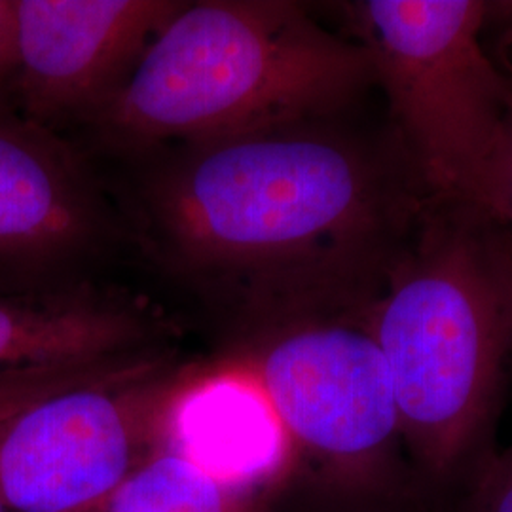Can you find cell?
I'll list each match as a JSON object with an SVG mask.
<instances>
[{"label":"cell","instance_id":"6da1fadb","mask_svg":"<svg viewBox=\"0 0 512 512\" xmlns=\"http://www.w3.org/2000/svg\"><path fill=\"white\" fill-rule=\"evenodd\" d=\"M429 200L393 135L308 122L190 145L148 207L177 266L283 319L368 306Z\"/></svg>","mask_w":512,"mask_h":512},{"label":"cell","instance_id":"7a4b0ae2","mask_svg":"<svg viewBox=\"0 0 512 512\" xmlns=\"http://www.w3.org/2000/svg\"><path fill=\"white\" fill-rule=\"evenodd\" d=\"M374 84L365 48L296 2L183 4L97 120L129 145L213 143L321 122Z\"/></svg>","mask_w":512,"mask_h":512},{"label":"cell","instance_id":"3957f363","mask_svg":"<svg viewBox=\"0 0 512 512\" xmlns=\"http://www.w3.org/2000/svg\"><path fill=\"white\" fill-rule=\"evenodd\" d=\"M366 323L389 370L406 454L427 480H450L486 435L512 346L494 222L471 203L429 200Z\"/></svg>","mask_w":512,"mask_h":512},{"label":"cell","instance_id":"277c9868","mask_svg":"<svg viewBox=\"0 0 512 512\" xmlns=\"http://www.w3.org/2000/svg\"><path fill=\"white\" fill-rule=\"evenodd\" d=\"M346 10L425 192L469 202L511 103V78L480 42L492 2L363 0Z\"/></svg>","mask_w":512,"mask_h":512},{"label":"cell","instance_id":"5b68a950","mask_svg":"<svg viewBox=\"0 0 512 512\" xmlns=\"http://www.w3.org/2000/svg\"><path fill=\"white\" fill-rule=\"evenodd\" d=\"M368 306L277 319L249 374L293 448L353 484L389 488L406 450Z\"/></svg>","mask_w":512,"mask_h":512},{"label":"cell","instance_id":"8992f818","mask_svg":"<svg viewBox=\"0 0 512 512\" xmlns=\"http://www.w3.org/2000/svg\"><path fill=\"white\" fill-rule=\"evenodd\" d=\"M181 382L158 359L50 393L0 416L8 512H93L148 458Z\"/></svg>","mask_w":512,"mask_h":512},{"label":"cell","instance_id":"52a82bcc","mask_svg":"<svg viewBox=\"0 0 512 512\" xmlns=\"http://www.w3.org/2000/svg\"><path fill=\"white\" fill-rule=\"evenodd\" d=\"M183 2L14 0L16 59L8 92L19 114L52 129L107 105Z\"/></svg>","mask_w":512,"mask_h":512},{"label":"cell","instance_id":"ba28073f","mask_svg":"<svg viewBox=\"0 0 512 512\" xmlns=\"http://www.w3.org/2000/svg\"><path fill=\"white\" fill-rule=\"evenodd\" d=\"M105 213L82 160L52 129L0 107V270H40L88 249Z\"/></svg>","mask_w":512,"mask_h":512},{"label":"cell","instance_id":"9c48e42d","mask_svg":"<svg viewBox=\"0 0 512 512\" xmlns=\"http://www.w3.org/2000/svg\"><path fill=\"white\" fill-rule=\"evenodd\" d=\"M154 332V321L145 311L112 298L0 294V378L135 357Z\"/></svg>","mask_w":512,"mask_h":512},{"label":"cell","instance_id":"30bf717a","mask_svg":"<svg viewBox=\"0 0 512 512\" xmlns=\"http://www.w3.org/2000/svg\"><path fill=\"white\" fill-rule=\"evenodd\" d=\"M165 418L173 448L234 488L274 475L293 450L249 372L181 389Z\"/></svg>","mask_w":512,"mask_h":512},{"label":"cell","instance_id":"8fae6325","mask_svg":"<svg viewBox=\"0 0 512 512\" xmlns=\"http://www.w3.org/2000/svg\"><path fill=\"white\" fill-rule=\"evenodd\" d=\"M93 512H251L238 488L205 471L183 452L148 454L128 480Z\"/></svg>","mask_w":512,"mask_h":512},{"label":"cell","instance_id":"7c38bea8","mask_svg":"<svg viewBox=\"0 0 512 512\" xmlns=\"http://www.w3.org/2000/svg\"><path fill=\"white\" fill-rule=\"evenodd\" d=\"M133 361L135 357H128V359H116L107 363L52 366V368H37V370H25L18 374L2 376L0 378V416H6L14 410L23 408L25 404L33 403L65 387L112 374L124 366L131 365Z\"/></svg>","mask_w":512,"mask_h":512},{"label":"cell","instance_id":"4fadbf2b","mask_svg":"<svg viewBox=\"0 0 512 512\" xmlns=\"http://www.w3.org/2000/svg\"><path fill=\"white\" fill-rule=\"evenodd\" d=\"M467 203L512 234V93L499 141Z\"/></svg>","mask_w":512,"mask_h":512},{"label":"cell","instance_id":"5bb4252c","mask_svg":"<svg viewBox=\"0 0 512 512\" xmlns=\"http://www.w3.org/2000/svg\"><path fill=\"white\" fill-rule=\"evenodd\" d=\"M465 512H512V442L484 467Z\"/></svg>","mask_w":512,"mask_h":512},{"label":"cell","instance_id":"9a60e30c","mask_svg":"<svg viewBox=\"0 0 512 512\" xmlns=\"http://www.w3.org/2000/svg\"><path fill=\"white\" fill-rule=\"evenodd\" d=\"M14 0H0V97L6 92L16 59Z\"/></svg>","mask_w":512,"mask_h":512},{"label":"cell","instance_id":"2e32d148","mask_svg":"<svg viewBox=\"0 0 512 512\" xmlns=\"http://www.w3.org/2000/svg\"><path fill=\"white\" fill-rule=\"evenodd\" d=\"M497 251L512 306V234L505 228H497Z\"/></svg>","mask_w":512,"mask_h":512},{"label":"cell","instance_id":"e0dca14e","mask_svg":"<svg viewBox=\"0 0 512 512\" xmlns=\"http://www.w3.org/2000/svg\"><path fill=\"white\" fill-rule=\"evenodd\" d=\"M488 21H499L507 27V33L512 38V2H492L490 19Z\"/></svg>","mask_w":512,"mask_h":512},{"label":"cell","instance_id":"ac0fdd59","mask_svg":"<svg viewBox=\"0 0 512 512\" xmlns=\"http://www.w3.org/2000/svg\"><path fill=\"white\" fill-rule=\"evenodd\" d=\"M0 512H8V507H6L4 499H2V495H0Z\"/></svg>","mask_w":512,"mask_h":512}]
</instances>
